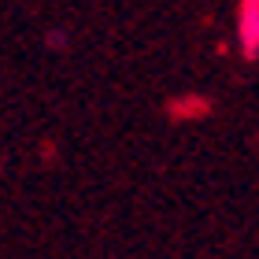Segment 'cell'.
Returning a JSON list of instances; mask_svg holds the SVG:
<instances>
[{
	"label": "cell",
	"mask_w": 259,
	"mask_h": 259,
	"mask_svg": "<svg viewBox=\"0 0 259 259\" xmlns=\"http://www.w3.org/2000/svg\"><path fill=\"white\" fill-rule=\"evenodd\" d=\"M259 0H244L241 4V45L244 52L255 56V45H259Z\"/></svg>",
	"instance_id": "cell-1"
}]
</instances>
